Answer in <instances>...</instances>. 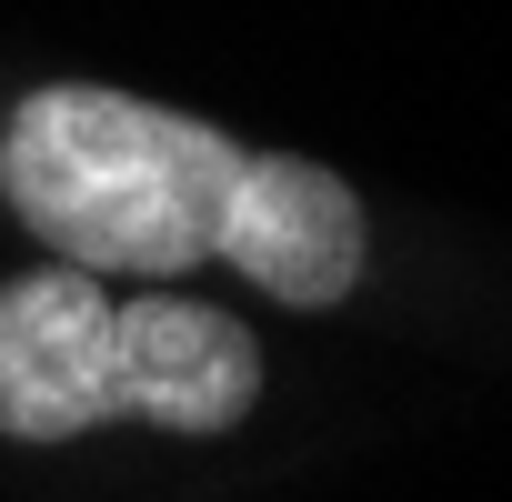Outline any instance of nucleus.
<instances>
[{"label":"nucleus","mask_w":512,"mask_h":502,"mask_svg":"<svg viewBox=\"0 0 512 502\" xmlns=\"http://www.w3.org/2000/svg\"><path fill=\"white\" fill-rule=\"evenodd\" d=\"M241 141L91 81H51L0 131L11 211L101 282H181L221 251V211L241 181Z\"/></svg>","instance_id":"f257e3e1"},{"label":"nucleus","mask_w":512,"mask_h":502,"mask_svg":"<svg viewBox=\"0 0 512 502\" xmlns=\"http://www.w3.org/2000/svg\"><path fill=\"white\" fill-rule=\"evenodd\" d=\"M251 402H262V352L211 302H121L81 262L0 282V432L11 442H71L101 422L231 432Z\"/></svg>","instance_id":"f03ea898"},{"label":"nucleus","mask_w":512,"mask_h":502,"mask_svg":"<svg viewBox=\"0 0 512 502\" xmlns=\"http://www.w3.org/2000/svg\"><path fill=\"white\" fill-rule=\"evenodd\" d=\"M211 262H231L251 292H272L292 312H332L362 282V201H352V181H332L302 151H251Z\"/></svg>","instance_id":"7ed1b4c3"}]
</instances>
